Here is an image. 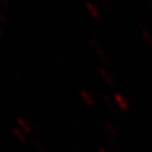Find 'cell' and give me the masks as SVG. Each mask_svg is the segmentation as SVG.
<instances>
[{"label": "cell", "instance_id": "11", "mask_svg": "<svg viewBox=\"0 0 152 152\" xmlns=\"http://www.w3.org/2000/svg\"><path fill=\"white\" fill-rule=\"evenodd\" d=\"M36 145L38 147V149L41 150V152H45V149H44L43 147H42V143H39V142L36 141Z\"/></svg>", "mask_w": 152, "mask_h": 152}, {"label": "cell", "instance_id": "5", "mask_svg": "<svg viewBox=\"0 0 152 152\" xmlns=\"http://www.w3.org/2000/svg\"><path fill=\"white\" fill-rule=\"evenodd\" d=\"M80 95H81V97L83 98V100L86 102V103L88 104V105H95V99L92 98V96L89 94L88 91H86V90H80Z\"/></svg>", "mask_w": 152, "mask_h": 152}, {"label": "cell", "instance_id": "8", "mask_svg": "<svg viewBox=\"0 0 152 152\" xmlns=\"http://www.w3.org/2000/svg\"><path fill=\"white\" fill-rule=\"evenodd\" d=\"M104 99H105V102L107 103V105H108L109 107H112V108L114 107V102H113V100H112L107 95H104Z\"/></svg>", "mask_w": 152, "mask_h": 152}, {"label": "cell", "instance_id": "9", "mask_svg": "<svg viewBox=\"0 0 152 152\" xmlns=\"http://www.w3.org/2000/svg\"><path fill=\"white\" fill-rule=\"evenodd\" d=\"M108 142L110 143V145H113V147H114L115 149L117 150V151H122V148H121V145H118V144H117L116 142L112 141V140H109V139H108Z\"/></svg>", "mask_w": 152, "mask_h": 152}, {"label": "cell", "instance_id": "1", "mask_svg": "<svg viewBox=\"0 0 152 152\" xmlns=\"http://www.w3.org/2000/svg\"><path fill=\"white\" fill-rule=\"evenodd\" d=\"M114 100L118 104V106H120L122 109H129V107H130L129 100H127L123 95L118 94V92H116L114 95Z\"/></svg>", "mask_w": 152, "mask_h": 152}, {"label": "cell", "instance_id": "13", "mask_svg": "<svg viewBox=\"0 0 152 152\" xmlns=\"http://www.w3.org/2000/svg\"><path fill=\"white\" fill-rule=\"evenodd\" d=\"M98 152H108L107 151V150H106V149H105V148H98Z\"/></svg>", "mask_w": 152, "mask_h": 152}, {"label": "cell", "instance_id": "7", "mask_svg": "<svg viewBox=\"0 0 152 152\" xmlns=\"http://www.w3.org/2000/svg\"><path fill=\"white\" fill-rule=\"evenodd\" d=\"M105 127L107 129V131H108L112 135H116V134H117V130L115 129L114 125L109 124V123H106V124H105Z\"/></svg>", "mask_w": 152, "mask_h": 152}, {"label": "cell", "instance_id": "2", "mask_svg": "<svg viewBox=\"0 0 152 152\" xmlns=\"http://www.w3.org/2000/svg\"><path fill=\"white\" fill-rule=\"evenodd\" d=\"M89 41H90V44L92 45V48L96 50V52H97L98 54L100 55V56H102V58H103L106 62H108L109 58L107 56V54H106V52L104 51V49H102V48H100V45H99V43H98L97 41H96V39H94V38H90Z\"/></svg>", "mask_w": 152, "mask_h": 152}, {"label": "cell", "instance_id": "10", "mask_svg": "<svg viewBox=\"0 0 152 152\" xmlns=\"http://www.w3.org/2000/svg\"><path fill=\"white\" fill-rule=\"evenodd\" d=\"M20 123H22L23 126H24V129H25V130L27 131V132H29V131H31V127H29V126H28V125L26 124V123H25L24 121H20Z\"/></svg>", "mask_w": 152, "mask_h": 152}, {"label": "cell", "instance_id": "6", "mask_svg": "<svg viewBox=\"0 0 152 152\" xmlns=\"http://www.w3.org/2000/svg\"><path fill=\"white\" fill-rule=\"evenodd\" d=\"M99 73H100L104 79H105L107 82H109V83H110V82H113V80H114V79H113V76H112V75H109L108 72L105 70V69H99Z\"/></svg>", "mask_w": 152, "mask_h": 152}, {"label": "cell", "instance_id": "12", "mask_svg": "<svg viewBox=\"0 0 152 152\" xmlns=\"http://www.w3.org/2000/svg\"><path fill=\"white\" fill-rule=\"evenodd\" d=\"M104 4L107 6V7H109V8H113V7H114L113 2H109V1H107V0H105V1H104Z\"/></svg>", "mask_w": 152, "mask_h": 152}, {"label": "cell", "instance_id": "4", "mask_svg": "<svg viewBox=\"0 0 152 152\" xmlns=\"http://www.w3.org/2000/svg\"><path fill=\"white\" fill-rule=\"evenodd\" d=\"M140 27H141V32H142V34H143L144 38H145V41H147L150 45H152V35H151V33L149 32L148 27H145V25L142 24V23L140 24Z\"/></svg>", "mask_w": 152, "mask_h": 152}, {"label": "cell", "instance_id": "3", "mask_svg": "<svg viewBox=\"0 0 152 152\" xmlns=\"http://www.w3.org/2000/svg\"><path fill=\"white\" fill-rule=\"evenodd\" d=\"M86 7H87V9L90 11V14H91L95 18H99V17H100V12L98 10V7L95 5V4H92L90 1H87V2H86Z\"/></svg>", "mask_w": 152, "mask_h": 152}]
</instances>
